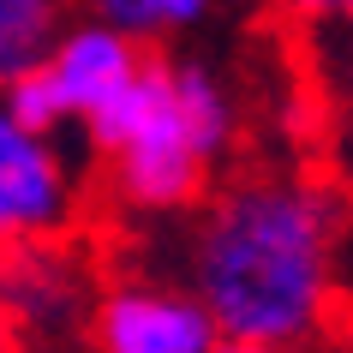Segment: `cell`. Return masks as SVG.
Instances as JSON below:
<instances>
[{"label": "cell", "instance_id": "10", "mask_svg": "<svg viewBox=\"0 0 353 353\" xmlns=\"http://www.w3.org/2000/svg\"><path fill=\"white\" fill-rule=\"evenodd\" d=\"M216 353H323V347H252V341H216Z\"/></svg>", "mask_w": 353, "mask_h": 353}, {"label": "cell", "instance_id": "1", "mask_svg": "<svg viewBox=\"0 0 353 353\" xmlns=\"http://www.w3.org/2000/svg\"><path fill=\"white\" fill-rule=\"evenodd\" d=\"M341 198L299 168H245L204 204L192 294L222 341L323 347L341 330Z\"/></svg>", "mask_w": 353, "mask_h": 353}, {"label": "cell", "instance_id": "4", "mask_svg": "<svg viewBox=\"0 0 353 353\" xmlns=\"http://www.w3.org/2000/svg\"><path fill=\"white\" fill-rule=\"evenodd\" d=\"M0 305L12 317V335L19 347L30 335H72L78 323L90 330V270L78 258L72 234H54V240L37 245H12L0 252Z\"/></svg>", "mask_w": 353, "mask_h": 353}, {"label": "cell", "instance_id": "11", "mask_svg": "<svg viewBox=\"0 0 353 353\" xmlns=\"http://www.w3.org/2000/svg\"><path fill=\"white\" fill-rule=\"evenodd\" d=\"M0 353H19V335H12V317H6V305H0Z\"/></svg>", "mask_w": 353, "mask_h": 353}, {"label": "cell", "instance_id": "3", "mask_svg": "<svg viewBox=\"0 0 353 353\" xmlns=\"http://www.w3.org/2000/svg\"><path fill=\"white\" fill-rule=\"evenodd\" d=\"M78 222V186L48 132L19 126L0 108V252L37 245L54 234H72Z\"/></svg>", "mask_w": 353, "mask_h": 353}, {"label": "cell", "instance_id": "7", "mask_svg": "<svg viewBox=\"0 0 353 353\" xmlns=\"http://www.w3.org/2000/svg\"><path fill=\"white\" fill-rule=\"evenodd\" d=\"M60 30V0H0V84L48 54Z\"/></svg>", "mask_w": 353, "mask_h": 353}, {"label": "cell", "instance_id": "8", "mask_svg": "<svg viewBox=\"0 0 353 353\" xmlns=\"http://www.w3.org/2000/svg\"><path fill=\"white\" fill-rule=\"evenodd\" d=\"M96 19H108L114 30H126V37H168V30H186L198 24L216 6V0H90Z\"/></svg>", "mask_w": 353, "mask_h": 353}, {"label": "cell", "instance_id": "9", "mask_svg": "<svg viewBox=\"0 0 353 353\" xmlns=\"http://www.w3.org/2000/svg\"><path fill=\"white\" fill-rule=\"evenodd\" d=\"M294 19H305V24H330V19H347V6L353 0H281Z\"/></svg>", "mask_w": 353, "mask_h": 353}, {"label": "cell", "instance_id": "6", "mask_svg": "<svg viewBox=\"0 0 353 353\" xmlns=\"http://www.w3.org/2000/svg\"><path fill=\"white\" fill-rule=\"evenodd\" d=\"M138 60H144L138 37L114 30L108 19H90V24H72V30H54L48 54L37 60V72L48 78L60 114L66 120H84L102 96H114L138 72Z\"/></svg>", "mask_w": 353, "mask_h": 353}, {"label": "cell", "instance_id": "5", "mask_svg": "<svg viewBox=\"0 0 353 353\" xmlns=\"http://www.w3.org/2000/svg\"><path fill=\"white\" fill-rule=\"evenodd\" d=\"M96 353H216V323L198 294L174 288H108L90 305Z\"/></svg>", "mask_w": 353, "mask_h": 353}, {"label": "cell", "instance_id": "2", "mask_svg": "<svg viewBox=\"0 0 353 353\" xmlns=\"http://www.w3.org/2000/svg\"><path fill=\"white\" fill-rule=\"evenodd\" d=\"M90 144L108 162V186L126 210H180L204 192L210 168L222 162L192 126L174 66L168 60H138V72L114 96H102L90 114Z\"/></svg>", "mask_w": 353, "mask_h": 353}]
</instances>
